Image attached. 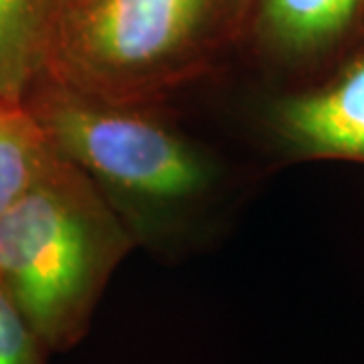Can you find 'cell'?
<instances>
[{"label": "cell", "instance_id": "cell-3", "mask_svg": "<svg viewBox=\"0 0 364 364\" xmlns=\"http://www.w3.org/2000/svg\"><path fill=\"white\" fill-rule=\"evenodd\" d=\"M28 107L57 154L126 193L174 200L207 186L200 154L148 119L90 104L63 85Z\"/></svg>", "mask_w": 364, "mask_h": 364}, {"label": "cell", "instance_id": "cell-8", "mask_svg": "<svg viewBox=\"0 0 364 364\" xmlns=\"http://www.w3.org/2000/svg\"><path fill=\"white\" fill-rule=\"evenodd\" d=\"M47 346L0 282V364H45Z\"/></svg>", "mask_w": 364, "mask_h": 364}, {"label": "cell", "instance_id": "cell-7", "mask_svg": "<svg viewBox=\"0 0 364 364\" xmlns=\"http://www.w3.org/2000/svg\"><path fill=\"white\" fill-rule=\"evenodd\" d=\"M57 158L31 107L0 97V210L37 184Z\"/></svg>", "mask_w": 364, "mask_h": 364}, {"label": "cell", "instance_id": "cell-9", "mask_svg": "<svg viewBox=\"0 0 364 364\" xmlns=\"http://www.w3.org/2000/svg\"><path fill=\"white\" fill-rule=\"evenodd\" d=\"M75 2H79V0H51V6H53V21H55V16L57 14H61L63 11H67L69 6H73ZM53 28V26H51Z\"/></svg>", "mask_w": 364, "mask_h": 364}, {"label": "cell", "instance_id": "cell-2", "mask_svg": "<svg viewBox=\"0 0 364 364\" xmlns=\"http://www.w3.org/2000/svg\"><path fill=\"white\" fill-rule=\"evenodd\" d=\"M221 0H79L55 16L45 69L63 87L122 90L193 53Z\"/></svg>", "mask_w": 364, "mask_h": 364}, {"label": "cell", "instance_id": "cell-1", "mask_svg": "<svg viewBox=\"0 0 364 364\" xmlns=\"http://www.w3.org/2000/svg\"><path fill=\"white\" fill-rule=\"evenodd\" d=\"M59 158L0 210V282L47 350H65L90 324L122 241Z\"/></svg>", "mask_w": 364, "mask_h": 364}, {"label": "cell", "instance_id": "cell-4", "mask_svg": "<svg viewBox=\"0 0 364 364\" xmlns=\"http://www.w3.org/2000/svg\"><path fill=\"white\" fill-rule=\"evenodd\" d=\"M273 122L301 156L364 160V51L316 87L282 100Z\"/></svg>", "mask_w": 364, "mask_h": 364}, {"label": "cell", "instance_id": "cell-6", "mask_svg": "<svg viewBox=\"0 0 364 364\" xmlns=\"http://www.w3.org/2000/svg\"><path fill=\"white\" fill-rule=\"evenodd\" d=\"M51 0H0V97L25 102L45 69Z\"/></svg>", "mask_w": 364, "mask_h": 364}, {"label": "cell", "instance_id": "cell-5", "mask_svg": "<svg viewBox=\"0 0 364 364\" xmlns=\"http://www.w3.org/2000/svg\"><path fill=\"white\" fill-rule=\"evenodd\" d=\"M259 21L284 59L322 63L364 33V0H259Z\"/></svg>", "mask_w": 364, "mask_h": 364}]
</instances>
